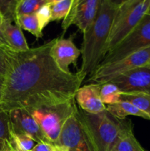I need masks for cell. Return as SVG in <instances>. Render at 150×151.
Segmentation results:
<instances>
[{"mask_svg": "<svg viewBox=\"0 0 150 151\" xmlns=\"http://www.w3.org/2000/svg\"><path fill=\"white\" fill-rule=\"evenodd\" d=\"M55 39L16 52L4 78L0 111L29 110L74 100L83 81L77 73H66L56 64L51 55Z\"/></svg>", "mask_w": 150, "mask_h": 151, "instance_id": "1", "label": "cell"}, {"mask_svg": "<svg viewBox=\"0 0 150 151\" xmlns=\"http://www.w3.org/2000/svg\"><path fill=\"white\" fill-rule=\"evenodd\" d=\"M4 78H5V77H3L1 75H0V97H1V93H2L3 87H4Z\"/></svg>", "mask_w": 150, "mask_h": 151, "instance_id": "31", "label": "cell"}, {"mask_svg": "<svg viewBox=\"0 0 150 151\" xmlns=\"http://www.w3.org/2000/svg\"><path fill=\"white\" fill-rule=\"evenodd\" d=\"M76 107L74 99L60 104L26 111L38 122L48 141L56 145L65 122L74 113Z\"/></svg>", "mask_w": 150, "mask_h": 151, "instance_id": "5", "label": "cell"}, {"mask_svg": "<svg viewBox=\"0 0 150 151\" xmlns=\"http://www.w3.org/2000/svg\"><path fill=\"white\" fill-rule=\"evenodd\" d=\"M150 62V47L143 49L114 63L99 66L89 76L87 82L102 84L124 72L138 67L146 66Z\"/></svg>", "mask_w": 150, "mask_h": 151, "instance_id": "7", "label": "cell"}, {"mask_svg": "<svg viewBox=\"0 0 150 151\" xmlns=\"http://www.w3.org/2000/svg\"><path fill=\"white\" fill-rule=\"evenodd\" d=\"M17 1H18V2H19V1H20V0H17Z\"/></svg>", "mask_w": 150, "mask_h": 151, "instance_id": "36", "label": "cell"}, {"mask_svg": "<svg viewBox=\"0 0 150 151\" xmlns=\"http://www.w3.org/2000/svg\"><path fill=\"white\" fill-rule=\"evenodd\" d=\"M73 0H63L51 5V22L64 19L69 13Z\"/></svg>", "mask_w": 150, "mask_h": 151, "instance_id": "23", "label": "cell"}, {"mask_svg": "<svg viewBox=\"0 0 150 151\" xmlns=\"http://www.w3.org/2000/svg\"><path fill=\"white\" fill-rule=\"evenodd\" d=\"M118 7L107 0H101L98 12L83 34L82 64L76 73L82 81L97 69L107 53V45Z\"/></svg>", "mask_w": 150, "mask_h": 151, "instance_id": "2", "label": "cell"}, {"mask_svg": "<svg viewBox=\"0 0 150 151\" xmlns=\"http://www.w3.org/2000/svg\"><path fill=\"white\" fill-rule=\"evenodd\" d=\"M101 0H73L67 16L63 19V34L72 25H75L82 33L94 22Z\"/></svg>", "mask_w": 150, "mask_h": 151, "instance_id": "9", "label": "cell"}, {"mask_svg": "<svg viewBox=\"0 0 150 151\" xmlns=\"http://www.w3.org/2000/svg\"><path fill=\"white\" fill-rule=\"evenodd\" d=\"M10 143L16 150L19 151H31L36 142L26 134H15L10 131Z\"/></svg>", "mask_w": 150, "mask_h": 151, "instance_id": "21", "label": "cell"}, {"mask_svg": "<svg viewBox=\"0 0 150 151\" xmlns=\"http://www.w3.org/2000/svg\"><path fill=\"white\" fill-rule=\"evenodd\" d=\"M121 92L117 86L111 83H106L101 85L100 97L104 105H112L120 102Z\"/></svg>", "mask_w": 150, "mask_h": 151, "instance_id": "19", "label": "cell"}, {"mask_svg": "<svg viewBox=\"0 0 150 151\" xmlns=\"http://www.w3.org/2000/svg\"><path fill=\"white\" fill-rule=\"evenodd\" d=\"M48 0H20L16 9V18L21 15L33 14L45 4Z\"/></svg>", "mask_w": 150, "mask_h": 151, "instance_id": "20", "label": "cell"}, {"mask_svg": "<svg viewBox=\"0 0 150 151\" xmlns=\"http://www.w3.org/2000/svg\"><path fill=\"white\" fill-rule=\"evenodd\" d=\"M17 4V0H0V14L3 19L15 22Z\"/></svg>", "mask_w": 150, "mask_h": 151, "instance_id": "25", "label": "cell"}, {"mask_svg": "<svg viewBox=\"0 0 150 151\" xmlns=\"http://www.w3.org/2000/svg\"><path fill=\"white\" fill-rule=\"evenodd\" d=\"M1 32L7 45L13 50L23 52L29 49L21 28L15 22L3 19Z\"/></svg>", "mask_w": 150, "mask_h": 151, "instance_id": "14", "label": "cell"}, {"mask_svg": "<svg viewBox=\"0 0 150 151\" xmlns=\"http://www.w3.org/2000/svg\"><path fill=\"white\" fill-rule=\"evenodd\" d=\"M63 0H48V4H55V3L59 2V1H61Z\"/></svg>", "mask_w": 150, "mask_h": 151, "instance_id": "32", "label": "cell"}, {"mask_svg": "<svg viewBox=\"0 0 150 151\" xmlns=\"http://www.w3.org/2000/svg\"><path fill=\"white\" fill-rule=\"evenodd\" d=\"M14 149H15V148H14ZM15 150H16V149H15ZM16 150V151H19V150Z\"/></svg>", "mask_w": 150, "mask_h": 151, "instance_id": "37", "label": "cell"}, {"mask_svg": "<svg viewBox=\"0 0 150 151\" xmlns=\"http://www.w3.org/2000/svg\"><path fill=\"white\" fill-rule=\"evenodd\" d=\"M101 84L88 83L76 91L75 101L80 109L89 114H98L106 110L100 97Z\"/></svg>", "mask_w": 150, "mask_h": 151, "instance_id": "13", "label": "cell"}, {"mask_svg": "<svg viewBox=\"0 0 150 151\" xmlns=\"http://www.w3.org/2000/svg\"><path fill=\"white\" fill-rule=\"evenodd\" d=\"M7 114L9 115L10 131L12 132L26 134L33 139L37 143H50L38 122L27 111L17 109L10 111Z\"/></svg>", "mask_w": 150, "mask_h": 151, "instance_id": "11", "label": "cell"}, {"mask_svg": "<svg viewBox=\"0 0 150 151\" xmlns=\"http://www.w3.org/2000/svg\"><path fill=\"white\" fill-rule=\"evenodd\" d=\"M120 101L127 102L150 116V94L121 93Z\"/></svg>", "mask_w": 150, "mask_h": 151, "instance_id": "17", "label": "cell"}, {"mask_svg": "<svg viewBox=\"0 0 150 151\" xmlns=\"http://www.w3.org/2000/svg\"><path fill=\"white\" fill-rule=\"evenodd\" d=\"M10 141V125L8 114L0 111V151H2L6 142Z\"/></svg>", "mask_w": 150, "mask_h": 151, "instance_id": "24", "label": "cell"}, {"mask_svg": "<svg viewBox=\"0 0 150 151\" xmlns=\"http://www.w3.org/2000/svg\"><path fill=\"white\" fill-rule=\"evenodd\" d=\"M56 146L63 151H96L78 117L77 107L65 122Z\"/></svg>", "mask_w": 150, "mask_h": 151, "instance_id": "8", "label": "cell"}, {"mask_svg": "<svg viewBox=\"0 0 150 151\" xmlns=\"http://www.w3.org/2000/svg\"><path fill=\"white\" fill-rule=\"evenodd\" d=\"M107 1H108L110 4L114 5L115 7H119V6L121 5L123 3L126 2V1H128V0H107Z\"/></svg>", "mask_w": 150, "mask_h": 151, "instance_id": "29", "label": "cell"}, {"mask_svg": "<svg viewBox=\"0 0 150 151\" xmlns=\"http://www.w3.org/2000/svg\"><path fill=\"white\" fill-rule=\"evenodd\" d=\"M106 110L112 116L119 120L125 119L127 116H136L150 120V116L127 102L120 101L115 104L108 105L106 106Z\"/></svg>", "mask_w": 150, "mask_h": 151, "instance_id": "16", "label": "cell"}, {"mask_svg": "<svg viewBox=\"0 0 150 151\" xmlns=\"http://www.w3.org/2000/svg\"><path fill=\"white\" fill-rule=\"evenodd\" d=\"M112 151H146L134 135L130 119H124L123 128Z\"/></svg>", "mask_w": 150, "mask_h": 151, "instance_id": "15", "label": "cell"}, {"mask_svg": "<svg viewBox=\"0 0 150 151\" xmlns=\"http://www.w3.org/2000/svg\"><path fill=\"white\" fill-rule=\"evenodd\" d=\"M54 151H63V150H62L60 147H58L57 146L55 145V149H54Z\"/></svg>", "mask_w": 150, "mask_h": 151, "instance_id": "33", "label": "cell"}, {"mask_svg": "<svg viewBox=\"0 0 150 151\" xmlns=\"http://www.w3.org/2000/svg\"><path fill=\"white\" fill-rule=\"evenodd\" d=\"M77 115L92 142L96 151H112L124 125L107 110L98 114H89L77 106Z\"/></svg>", "mask_w": 150, "mask_h": 151, "instance_id": "3", "label": "cell"}, {"mask_svg": "<svg viewBox=\"0 0 150 151\" xmlns=\"http://www.w3.org/2000/svg\"><path fill=\"white\" fill-rule=\"evenodd\" d=\"M55 145L48 142L36 143L31 151H54Z\"/></svg>", "mask_w": 150, "mask_h": 151, "instance_id": "27", "label": "cell"}, {"mask_svg": "<svg viewBox=\"0 0 150 151\" xmlns=\"http://www.w3.org/2000/svg\"><path fill=\"white\" fill-rule=\"evenodd\" d=\"M37 18L39 22L40 29L42 31L44 28L51 22V4H46L41 7L36 13Z\"/></svg>", "mask_w": 150, "mask_h": 151, "instance_id": "26", "label": "cell"}, {"mask_svg": "<svg viewBox=\"0 0 150 151\" xmlns=\"http://www.w3.org/2000/svg\"><path fill=\"white\" fill-rule=\"evenodd\" d=\"M51 55L59 68L66 73H70L71 64L76 65L81 50L74 42V35L67 38H57L51 48Z\"/></svg>", "mask_w": 150, "mask_h": 151, "instance_id": "12", "label": "cell"}, {"mask_svg": "<svg viewBox=\"0 0 150 151\" xmlns=\"http://www.w3.org/2000/svg\"><path fill=\"white\" fill-rule=\"evenodd\" d=\"M16 52L8 46L0 44V75L6 76Z\"/></svg>", "mask_w": 150, "mask_h": 151, "instance_id": "22", "label": "cell"}, {"mask_svg": "<svg viewBox=\"0 0 150 151\" xmlns=\"http://www.w3.org/2000/svg\"><path fill=\"white\" fill-rule=\"evenodd\" d=\"M2 21H3V18L2 16H1V14H0V44L8 46L7 45V42H6L5 39H4V36H3L2 32H1V24H2Z\"/></svg>", "mask_w": 150, "mask_h": 151, "instance_id": "28", "label": "cell"}, {"mask_svg": "<svg viewBox=\"0 0 150 151\" xmlns=\"http://www.w3.org/2000/svg\"><path fill=\"white\" fill-rule=\"evenodd\" d=\"M108 83L116 85L121 93L150 94V68H135L119 75Z\"/></svg>", "mask_w": 150, "mask_h": 151, "instance_id": "10", "label": "cell"}, {"mask_svg": "<svg viewBox=\"0 0 150 151\" xmlns=\"http://www.w3.org/2000/svg\"><path fill=\"white\" fill-rule=\"evenodd\" d=\"M149 7L150 0H128L118 7L107 41V52L116 47L138 24Z\"/></svg>", "mask_w": 150, "mask_h": 151, "instance_id": "4", "label": "cell"}, {"mask_svg": "<svg viewBox=\"0 0 150 151\" xmlns=\"http://www.w3.org/2000/svg\"><path fill=\"white\" fill-rule=\"evenodd\" d=\"M2 151H16L14 149V147H13V145H11L10 141L6 142L5 144H4V148H3Z\"/></svg>", "mask_w": 150, "mask_h": 151, "instance_id": "30", "label": "cell"}, {"mask_svg": "<svg viewBox=\"0 0 150 151\" xmlns=\"http://www.w3.org/2000/svg\"><path fill=\"white\" fill-rule=\"evenodd\" d=\"M147 14H149V15H150V7H149V9L148 13H147Z\"/></svg>", "mask_w": 150, "mask_h": 151, "instance_id": "35", "label": "cell"}, {"mask_svg": "<svg viewBox=\"0 0 150 151\" xmlns=\"http://www.w3.org/2000/svg\"><path fill=\"white\" fill-rule=\"evenodd\" d=\"M148 47H150V15L146 13L116 47L107 52L99 66L114 63Z\"/></svg>", "mask_w": 150, "mask_h": 151, "instance_id": "6", "label": "cell"}, {"mask_svg": "<svg viewBox=\"0 0 150 151\" xmlns=\"http://www.w3.org/2000/svg\"><path fill=\"white\" fill-rule=\"evenodd\" d=\"M15 23L19 25L21 29L30 32L38 39L43 36V32L40 29L39 22L36 13L17 16L16 18Z\"/></svg>", "mask_w": 150, "mask_h": 151, "instance_id": "18", "label": "cell"}, {"mask_svg": "<svg viewBox=\"0 0 150 151\" xmlns=\"http://www.w3.org/2000/svg\"><path fill=\"white\" fill-rule=\"evenodd\" d=\"M146 67H147V68H150V62H149V63H148V64L146 65Z\"/></svg>", "mask_w": 150, "mask_h": 151, "instance_id": "34", "label": "cell"}]
</instances>
